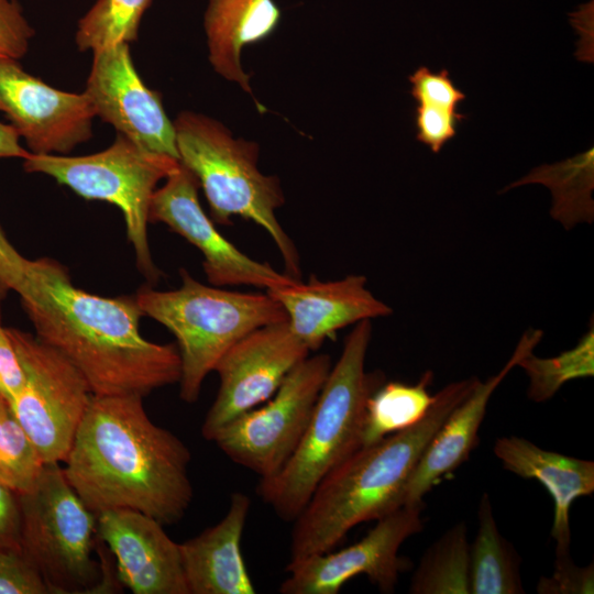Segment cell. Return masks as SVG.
<instances>
[{
    "label": "cell",
    "instance_id": "2e32d148",
    "mask_svg": "<svg viewBox=\"0 0 594 594\" xmlns=\"http://www.w3.org/2000/svg\"><path fill=\"white\" fill-rule=\"evenodd\" d=\"M163 526L132 509L97 514V537L116 558L119 582L134 594H189L179 543Z\"/></svg>",
    "mask_w": 594,
    "mask_h": 594
},
{
    "label": "cell",
    "instance_id": "74e56055",
    "mask_svg": "<svg viewBox=\"0 0 594 594\" xmlns=\"http://www.w3.org/2000/svg\"><path fill=\"white\" fill-rule=\"evenodd\" d=\"M8 406L9 405L6 403V400L0 397V413Z\"/></svg>",
    "mask_w": 594,
    "mask_h": 594
},
{
    "label": "cell",
    "instance_id": "8992f818",
    "mask_svg": "<svg viewBox=\"0 0 594 594\" xmlns=\"http://www.w3.org/2000/svg\"><path fill=\"white\" fill-rule=\"evenodd\" d=\"M172 290L142 288L135 295L144 316L176 338L180 359L179 397L195 403L207 375L223 354L253 330L287 321L283 307L267 293H242L205 285L186 270Z\"/></svg>",
    "mask_w": 594,
    "mask_h": 594
},
{
    "label": "cell",
    "instance_id": "3957f363",
    "mask_svg": "<svg viewBox=\"0 0 594 594\" xmlns=\"http://www.w3.org/2000/svg\"><path fill=\"white\" fill-rule=\"evenodd\" d=\"M479 381L470 377L444 386L417 424L360 447L332 469L294 520L288 563L331 551L356 525L400 507L426 447Z\"/></svg>",
    "mask_w": 594,
    "mask_h": 594
},
{
    "label": "cell",
    "instance_id": "cb8c5ba5",
    "mask_svg": "<svg viewBox=\"0 0 594 594\" xmlns=\"http://www.w3.org/2000/svg\"><path fill=\"white\" fill-rule=\"evenodd\" d=\"M433 374L426 371L418 383H383L369 398L365 408L361 447L404 430L421 420L435 402L428 386Z\"/></svg>",
    "mask_w": 594,
    "mask_h": 594
},
{
    "label": "cell",
    "instance_id": "5bb4252c",
    "mask_svg": "<svg viewBox=\"0 0 594 594\" xmlns=\"http://www.w3.org/2000/svg\"><path fill=\"white\" fill-rule=\"evenodd\" d=\"M0 111L31 154L67 155L92 138L96 114L85 91L54 88L18 59L0 58Z\"/></svg>",
    "mask_w": 594,
    "mask_h": 594
},
{
    "label": "cell",
    "instance_id": "8fae6325",
    "mask_svg": "<svg viewBox=\"0 0 594 594\" xmlns=\"http://www.w3.org/2000/svg\"><path fill=\"white\" fill-rule=\"evenodd\" d=\"M422 504L400 506L377 519L358 542L287 564L282 594H337L356 575H365L383 593H393L410 562L398 556L403 542L421 531Z\"/></svg>",
    "mask_w": 594,
    "mask_h": 594
},
{
    "label": "cell",
    "instance_id": "44dd1931",
    "mask_svg": "<svg viewBox=\"0 0 594 594\" xmlns=\"http://www.w3.org/2000/svg\"><path fill=\"white\" fill-rule=\"evenodd\" d=\"M279 21L280 10L273 0H208L204 28L208 58L216 73L253 95L241 52L267 38Z\"/></svg>",
    "mask_w": 594,
    "mask_h": 594
},
{
    "label": "cell",
    "instance_id": "e0dca14e",
    "mask_svg": "<svg viewBox=\"0 0 594 594\" xmlns=\"http://www.w3.org/2000/svg\"><path fill=\"white\" fill-rule=\"evenodd\" d=\"M266 293L283 307L290 331L309 351L344 327L393 312L366 288L363 275L328 282L311 275L307 283L298 279Z\"/></svg>",
    "mask_w": 594,
    "mask_h": 594
},
{
    "label": "cell",
    "instance_id": "d590c367",
    "mask_svg": "<svg viewBox=\"0 0 594 594\" xmlns=\"http://www.w3.org/2000/svg\"><path fill=\"white\" fill-rule=\"evenodd\" d=\"M0 549H21V509L18 494L0 484Z\"/></svg>",
    "mask_w": 594,
    "mask_h": 594
},
{
    "label": "cell",
    "instance_id": "277c9868",
    "mask_svg": "<svg viewBox=\"0 0 594 594\" xmlns=\"http://www.w3.org/2000/svg\"><path fill=\"white\" fill-rule=\"evenodd\" d=\"M371 337V320L355 323L296 450L277 474L260 480L257 494L283 520L294 521L319 482L361 447L366 403L384 383L380 372L365 371Z\"/></svg>",
    "mask_w": 594,
    "mask_h": 594
},
{
    "label": "cell",
    "instance_id": "603a6c76",
    "mask_svg": "<svg viewBox=\"0 0 594 594\" xmlns=\"http://www.w3.org/2000/svg\"><path fill=\"white\" fill-rule=\"evenodd\" d=\"M477 517L479 530L470 544V594H524L519 554L499 534L486 493Z\"/></svg>",
    "mask_w": 594,
    "mask_h": 594
},
{
    "label": "cell",
    "instance_id": "52a82bcc",
    "mask_svg": "<svg viewBox=\"0 0 594 594\" xmlns=\"http://www.w3.org/2000/svg\"><path fill=\"white\" fill-rule=\"evenodd\" d=\"M177 158L151 152L122 134L98 153L68 155L31 154L23 160L26 173L52 177L87 200L118 207L125 222L136 266L151 283L161 276L148 245L147 224L157 184L179 167Z\"/></svg>",
    "mask_w": 594,
    "mask_h": 594
},
{
    "label": "cell",
    "instance_id": "9c48e42d",
    "mask_svg": "<svg viewBox=\"0 0 594 594\" xmlns=\"http://www.w3.org/2000/svg\"><path fill=\"white\" fill-rule=\"evenodd\" d=\"M7 332L24 373V383L9 405L45 463H64L92 394L80 372L35 334Z\"/></svg>",
    "mask_w": 594,
    "mask_h": 594
},
{
    "label": "cell",
    "instance_id": "f1b7e54d",
    "mask_svg": "<svg viewBox=\"0 0 594 594\" xmlns=\"http://www.w3.org/2000/svg\"><path fill=\"white\" fill-rule=\"evenodd\" d=\"M0 594H51L41 573L19 549H0Z\"/></svg>",
    "mask_w": 594,
    "mask_h": 594
},
{
    "label": "cell",
    "instance_id": "e575fe53",
    "mask_svg": "<svg viewBox=\"0 0 594 594\" xmlns=\"http://www.w3.org/2000/svg\"><path fill=\"white\" fill-rule=\"evenodd\" d=\"M30 260L25 258L9 241L0 224V296L13 290L16 294L25 282Z\"/></svg>",
    "mask_w": 594,
    "mask_h": 594
},
{
    "label": "cell",
    "instance_id": "f546056e",
    "mask_svg": "<svg viewBox=\"0 0 594 594\" xmlns=\"http://www.w3.org/2000/svg\"><path fill=\"white\" fill-rule=\"evenodd\" d=\"M464 119L465 116L458 110L429 103L417 105L416 139L437 154L457 135V125Z\"/></svg>",
    "mask_w": 594,
    "mask_h": 594
},
{
    "label": "cell",
    "instance_id": "30bf717a",
    "mask_svg": "<svg viewBox=\"0 0 594 594\" xmlns=\"http://www.w3.org/2000/svg\"><path fill=\"white\" fill-rule=\"evenodd\" d=\"M331 366L328 354L307 356L270 399L231 420L212 441L261 480L274 476L299 444Z\"/></svg>",
    "mask_w": 594,
    "mask_h": 594
},
{
    "label": "cell",
    "instance_id": "484cf974",
    "mask_svg": "<svg viewBox=\"0 0 594 594\" xmlns=\"http://www.w3.org/2000/svg\"><path fill=\"white\" fill-rule=\"evenodd\" d=\"M528 377V398L536 403L550 399L569 381L594 375V327L570 350L553 358H539L534 351L520 359Z\"/></svg>",
    "mask_w": 594,
    "mask_h": 594
},
{
    "label": "cell",
    "instance_id": "ba28073f",
    "mask_svg": "<svg viewBox=\"0 0 594 594\" xmlns=\"http://www.w3.org/2000/svg\"><path fill=\"white\" fill-rule=\"evenodd\" d=\"M21 549L54 594L101 592L92 559L97 515L81 501L59 463H45L35 486L18 494Z\"/></svg>",
    "mask_w": 594,
    "mask_h": 594
},
{
    "label": "cell",
    "instance_id": "9a60e30c",
    "mask_svg": "<svg viewBox=\"0 0 594 594\" xmlns=\"http://www.w3.org/2000/svg\"><path fill=\"white\" fill-rule=\"evenodd\" d=\"M92 54L84 91L96 117L140 146L178 160L174 123L160 94L150 89L136 72L130 44H117Z\"/></svg>",
    "mask_w": 594,
    "mask_h": 594
},
{
    "label": "cell",
    "instance_id": "d6a6232c",
    "mask_svg": "<svg viewBox=\"0 0 594 594\" xmlns=\"http://www.w3.org/2000/svg\"><path fill=\"white\" fill-rule=\"evenodd\" d=\"M593 564L580 568L574 564L570 550H556L554 571L551 578L541 579L537 591L547 594L593 593Z\"/></svg>",
    "mask_w": 594,
    "mask_h": 594
},
{
    "label": "cell",
    "instance_id": "4fadbf2b",
    "mask_svg": "<svg viewBox=\"0 0 594 594\" xmlns=\"http://www.w3.org/2000/svg\"><path fill=\"white\" fill-rule=\"evenodd\" d=\"M198 187L193 173L180 164L165 184L156 188L148 221L166 224L201 252L204 272L210 285L268 290L298 280L277 272L268 263L252 260L229 242L201 208Z\"/></svg>",
    "mask_w": 594,
    "mask_h": 594
},
{
    "label": "cell",
    "instance_id": "ffe728a7",
    "mask_svg": "<svg viewBox=\"0 0 594 594\" xmlns=\"http://www.w3.org/2000/svg\"><path fill=\"white\" fill-rule=\"evenodd\" d=\"M493 452L505 470L546 487L554 504L551 537L556 550H570V508L576 498L594 492L593 461L544 450L515 436L498 438Z\"/></svg>",
    "mask_w": 594,
    "mask_h": 594
},
{
    "label": "cell",
    "instance_id": "6da1fadb",
    "mask_svg": "<svg viewBox=\"0 0 594 594\" xmlns=\"http://www.w3.org/2000/svg\"><path fill=\"white\" fill-rule=\"evenodd\" d=\"M35 337L64 355L92 396H146L178 383L177 346L146 340L135 296L105 297L73 285L57 261L30 260L18 293Z\"/></svg>",
    "mask_w": 594,
    "mask_h": 594
},
{
    "label": "cell",
    "instance_id": "d6986e66",
    "mask_svg": "<svg viewBox=\"0 0 594 594\" xmlns=\"http://www.w3.org/2000/svg\"><path fill=\"white\" fill-rule=\"evenodd\" d=\"M251 506L240 492L231 495L224 517L198 536L179 543L189 594H254L241 539Z\"/></svg>",
    "mask_w": 594,
    "mask_h": 594
},
{
    "label": "cell",
    "instance_id": "4316f807",
    "mask_svg": "<svg viewBox=\"0 0 594 594\" xmlns=\"http://www.w3.org/2000/svg\"><path fill=\"white\" fill-rule=\"evenodd\" d=\"M152 0H97L78 21L75 43L95 52L138 40L141 19Z\"/></svg>",
    "mask_w": 594,
    "mask_h": 594
},
{
    "label": "cell",
    "instance_id": "7c38bea8",
    "mask_svg": "<svg viewBox=\"0 0 594 594\" xmlns=\"http://www.w3.org/2000/svg\"><path fill=\"white\" fill-rule=\"evenodd\" d=\"M309 352L287 321L260 327L239 340L215 367L220 384L204 420L202 437L212 441L231 420L270 399Z\"/></svg>",
    "mask_w": 594,
    "mask_h": 594
},
{
    "label": "cell",
    "instance_id": "7a4b0ae2",
    "mask_svg": "<svg viewBox=\"0 0 594 594\" xmlns=\"http://www.w3.org/2000/svg\"><path fill=\"white\" fill-rule=\"evenodd\" d=\"M190 460L187 446L151 420L142 396H92L63 470L96 515L125 508L172 525L193 501Z\"/></svg>",
    "mask_w": 594,
    "mask_h": 594
},
{
    "label": "cell",
    "instance_id": "8d00e7d4",
    "mask_svg": "<svg viewBox=\"0 0 594 594\" xmlns=\"http://www.w3.org/2000/svg\"><path fill=\"white\" fill-rule=\"evenodd\" d=\"M30 151L20 144V135L16 130L9 123L0 122V158H26Z\"/></svg>",
    "mask_w": 594,
    "mask_h": 594
},
{
    "label": "cell",
    "instance_id": "ac0fdd59",
    "mask_svg": "<svg viewBox=\"0 0 594 594\" xmlns=\"http://www.w3.org/2000/svg\"><path fill=\"white\" fill-rule=\"evenodd\" d=\"M543 332L528 329L501 371L473 391L450 413L437 430L409 476L402 496V506L422 504L424 496L448 474L464 463L479 441V429L488 400L507 374L526 354L534 351Z\"/></svg>",
    "mask_w": 594,
    "mask_h": 594
},
{
    "label": "cell",
    "instance_id": "4dcf8cb0",
    "mask_svg": "<svg viewBox=\"0 0 594 594\" xmlns=\"http://www.w3.org/2000/svg\"><path fill=\"white\" fill-rule=\"evenodd\" d=\"M408 80L411 85L410 95L418 105L429 103L459 110V105L466 98L446 68L433 73L428 67L420 66Z\"/></svg>",
    "mask_w": 594,
    "mask_h": 594
},
{
    "label": "cell",
    "instance_id": "d4e9b609",
    "mask_svg": "<svg viewBox=\"0 0 594 594\" xmlns=\"http://www.w3.org/2000/svg\"><path fill=\"white\" fill-rule=\"evenodd\" d=\"M413 594H470V543L468 528L459 522L422 554L415 570Z\"/></svg>",
    "mask_w": 594,
    "mask_h": 594
},
{
    "label": "cell",
    "instance_id": "83f0119b",
    "mask_svg": "<svg viewBox=\"0 0 594 594\" xmlns=\"http://www.w3.org/2000/svg\"><path fill=\"white\" fill-rule=\"evenodd\" d=\"M45 462L10 407L0 413V484L16 494L31 491Z\"/></svg>",
    "mask_w": 594,
    "mask_h": 594
},
{
    "label": "cell",
    "instance_id": "5b68a950",
    "mask_svg": "<svg viewBox=\"0 0 594 594\" xmlns=\"http://www.w3.org/2000/svg\"><path fill=\"white\" fill-rule=\"evenodd\" d=\"M173 123L179 163L202 188L212 221L229 226L237 216L255 222L277 246L286 274L301 279L296 246L275 215L283 190L276 176L258 170L257 144L234 139L216 119L193 111L180 112Z\"/></svg>",
    "mask_w": 594,
    "mask_h": 594
},
{
    "label": "cell",
    "instance_id": "836d02e7",
    "mask_svg": "<svg viewBox=\"0 0 594 594\" xmlns=\"http://www.w3.org/2000/svg\"><path fill=\"white\" fill-rule=\"evenodd\" d=\"M24 383V373L12 341L1 323L0 310V397L10 405Z\"/></svg>",
    "mask_w": 594,
    "mask_h": 594
},
{
    "label": "cell",
    "instance_id": "1f68e13d",
    "mask_svg": "<svg viewBox=\"0 0 594 594\" xmlns=\"http://www.w3.org/2000/svg\"><path fill=\"white\" fill-rule=\"evenodd\" d=\"M34 33L18 0H0V58H22Z\"/></svg>",
    "mask_w": 594,
    "mask_h": 594
},
{
    "label": "cell",
    "instance_id": "7402d4cb",
    "mask_svg": "<svg viewBox=\"0 0 594 594\" xmlns=\"http://www.w3.org/2000/svg\"><path fill=\"white\" fill-rule=\"evenodd\" d=\"M528 184H541L550 189L552 195L550 215L566 230L581 222H593V147L562 162L540 165L509 184L503 191Z\"/></svg>",
    "mask_w": 594,
    "mask_h": 594
}]
</instances>
